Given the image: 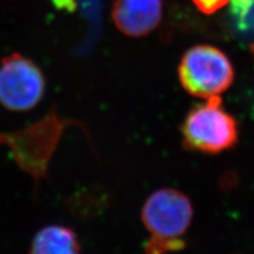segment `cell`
Here are the masks:
<instances>
[{
	"mask_svg": "<svg viewBox=\"0 0 254 254\" xmlns=\"http://www.w3.org/2000/svg\"><path fill=\"white\" fill-rule=\"evenodd\" d=\"M192 201L175 189H160L150 194L141 212V218L150 237L145 254H165L187 247L184 238L193 219Z\"/></svg>",
	"mask_w": 254,
	"mask_h": 254,
	"instance_id": "obj_1",
	"label": "cell"
},
{
	"mask_svg": "<svg viewBox=\"0 0 254 254\" xmlns=\"http://www.w3.org/2000/svg\"><path fill=\"white\" fill-rule=\"evenodd\" d=\"M186 150L205 155L231 149L238 141L235 118L222 107L220 97L205 100L190 108L180 126Z\"/></svg>",
	"mask_w": 254,
	"mask_h": 254,
	"instance_id": "obj_2",
	"label": "cell"
},
{
	"mask_svg": "<svg viewBox=\"0 0 254 254\" xmlns=\"http://www.w3.org/2000/svg\"><path fill=\"white\" fill-rule=\"evenodd\" d=\"M179 82L189 94L208 100L230 88L234 70L227 55L208 45L195 46L182 57L178 67Z\"/></svg>",
	"mask_w": 254,
	"mask_h": 254,
	"instance_id": "obj_3",
	"label": "cell"
},
{
	"mask_svg": "<svg viewBox=\"0 0 254 254\" xmlns=\"http://www.w3.org/2000/svg\"><path fill=\"white\" fill-rule=\"evenodd\" d=\"M46 79L42 70L19 53L2 59L0 65V104L12 111H28L42 101Z\"/></svg>",
	"mask_w": 254,
	"mask_h": 254,
	"instance_id": "obj_4",
	"label": "cell"
},
{
	"mask_svg": "<svg viewBox=\"0 0 254 254\" xmlns=\"http://www.w3.org/2000/svg\"><path fill=\"white\" fill-rule=\"evenodd\" d=\"M111 17L117 29L127 36L148 35L162 19V0H116Z\"/></svg>",
	"mask_w": 254,
	"mask_h": 254,
	"instance_id": "obj_5",
	"label": "cell"
},
{
	"mask_svg": "<svg viewBox=\"0 0 254 254\" xmlns=\"http://www.w3.org/2000/svg\"><path fill=\"white\" fill-rule=\"evenodd\" d=\"M29 254H81V243L72 228L50 225L35 234Z\"/></svg>",
	"mask_w": 254,
	"mask_h": 254,
	"instance_id": "obj_6",
	"label": "cell"
},
{
	"mask_svg": "<svg viewBox=\"0 0 254 254\" xmlns=\"http://www.w3.org/2000/svg\"><path fill=\"white\" fill-rule=\"evenodd\" d=\"M230 15L237 30L254 31V0H230Z\"/></svg>",
	"mask_w": 254,
	"mask_h": 254,
	"instance_id": "obj_7",
	"label": "cell"
},
{
	"mask_svg": "<svg viewBox=\"0 0 254 254\" xmlns=\"http://www.w3.org/2000/svg\"><path fill=\"white\" fill-rule=\"evenodd\" d=\"M192 1L200 12L213 14L224 7L230 0H192Z\"/></svg>",
	"mask_w": 254,
	"mask_h": 254,
	"instance_id": "obj_8",
	"label": "cell"
},
{
	"mask_svg": "<svg viewBox=\"0 0 254 254\" xmlns=\"http://www.w3.org/2000/svg\"><path fill=\"white\" fill-rule=\"evenodd\" d=\"M250 50H251V53H252V55H253V58H254V45H252V46H251V48H250Z\"/></svg>",
	"mask_w": 254,
	"mask_h": 254,
	"instance_id": "obj_9",
	"label": "cell"
}]
</instances>
